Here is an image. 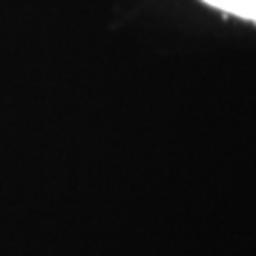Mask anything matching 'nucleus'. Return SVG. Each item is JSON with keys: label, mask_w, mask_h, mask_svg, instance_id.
I'll list each match as a JSON object with an SVG mask.
<instances>
[{"label": "nucleus", "mask_w": 256, "mask_h": 256, "mask_svg": "<svg viewBox=\"0 0 256 256\" xmlns=\"http://www.w3.org/2000/svg\"><path fill=\"white\" fill-rule=\"evenodd\" d=\"M205 2L239 18L256 19V0H205Z\"/></svg>", "instance_id": "nucleus-1"}]
</instances>
